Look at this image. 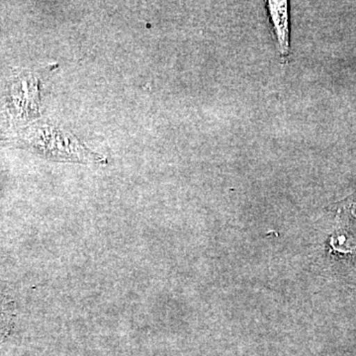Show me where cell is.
Returning a JSON list of instances; mask_svg holds the SVG:
<instances>
[{
    "instance_id": "6da1fadb",
    "label": "cell",
    "mask_w": 356,
    "mask_h": 356,
    "mask_svg": "<svg viewBox=\"0 0 356 356\" xmlns=\"http://www.w3.org/2000/svg\"><path fill=\"white\" fill-rule=\"evenodd\" d=\"M266 6L277 40L281 58L286 60L289 55V17L287 1H268Z\"/></svg>"
}]
</instances>
